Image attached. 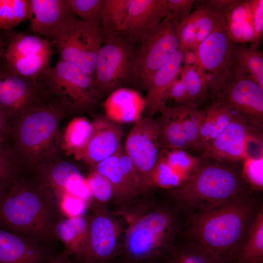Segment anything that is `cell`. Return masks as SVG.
Wrapping results in <instances>:
<instances>
[{
	"label": "cell",
	"mask_w": 263,
	"mask_h": 263,
	"mask_svg": "<svg viewBox=\"0 0 263 263\" xmlns=\"http://www.w3.org/2000/svg\"><path fill=\"white\" fill-rule=\"evenodd\" d=\"M7 188V187L0 184V202L5 194Z\"/></svg>",
	"instance_id": "cell-51"
},
{
	"label": "cell",
	"mask_w": 263,
	"mask_h": 263,
	"mask_svg": "<svg viewBox=\"0 0 263 263\" xmlns=\"http://www.w3.org/2000/svg\"><path fill=\"white\" fill-rule=\"evenodd\" d=\"M56 208L39 188L14 180L0 202V227L38 243L54 236Z\"/></svg>",
	"instance_id": "cell-2"
},
{
	"label": "cell",
	"mask_w": 263,
	"mask_h": 263,
	"mask_svg": "<svg viewBox=\"0 0 263 263\" xmlns=\"http://www.w3.org/2000/svg\"><path fill=\"white\" fill-rule=\"evenodd\" d=\"M68 254L65 251L63 253L52 259L48 263H70Z\"/></svg>",
	"instance_id": "cell-49"
},
{
	"label": "cell",
	"mask_w": 263,
	"mask_h": 263,
	"mask_svg": "<svg viewBox=\"0 0 263 263\" xmlns=\"http://www.w3.org/2000/svg\"><path fill=\"white\" fill-rule=\"evenodd\" d=\"M52 39L59 59L78 66L94 77L96 59L103 41L99 25L73 17L58 27Z\"/></svg>",
	"instance_id": "cell-7"
},
{
	"label": "cell",
	"mask_w": 263,
	"mask_h": 263,
	"mask_svg": "<svg viewBox=\"0 0 263 263\" xmlns=\"http://www.w3.org/2000/svg\"><path fill=\"white\" fill-rule=\"evenodd\" d=\"M242 176L222 164L199 167L196 171L171 194L189 216L223 204L244 191Z\"/></svg>",
	"instance_id": "cell-3"
},
{
	"label": "cell",
	"mask_w": 263,
	"mask_h": 263,
	"mask_svg": "<svg viewBox=\"0 0 263 263\" xmlns=\"http://www.w3.org/2000/svg\"><path fill=\"white\" fill-rule=\"evenodd\" d=\"M105 116L119 123H135L142 116L145 101L137 91L119 88L112 93L103 103Z\"/></svg>",
	"instance_id": "cell-22"
},
{
	"label": "cell",
	"mask_w": 263,
	"mask_h": 263,
	"mask_svg": "<svg viewBox=\"0 0 263 263\" xmlns=\"http://www.w3.org/2000/svg\"><path fill=\"white\" fill-rule=\"evenodd\" d=\"M66 194H69L88 202L92 195L87 182L81 173L72 176L65 187Z\"/></svg>",
	"instance_id": "cell-44"
},
{
	"label": "cell",
	"mask_w": 263,
	"mask_h": 263,
	"mask_svg": "<svg viewBox=\"0 0 263 263\" xmlns=\"http://www.w3.org/2000/svg\"><path fill=\"white\" fill-rule=\"evenodd\" d=\"M62 110L56 102L49 101L23 114L15 130L18 144L29 150L47 145L56 133L58 116Z\"/></svg>",
	"instance_id": "cell-14"
},
{
	"label": "cell",
	"mask_w": 263,
	"mask_h": 263,
	"mask_svg": "<svg viewBox=\"0 0 263 263\" xmlns=\"http://www.w3.org/2000/svg\"><path fill=\"white\" fill-rule=\"evenodd\" d=\"M129 0H103L100 29L103 38L110 33L118 32L126 19Z\"/></svg>",
	"instance_id": "cell-33"
},
{
	"label": "cell",
	"mask_w": 263,
	"mask_h": 263,
	"mask_svg": "<svg viewBox=\"0 0 263 263\" xmlns=\"http://www.w3.org/2000/svg\"><path fill=\"white\" fill-rule=\"evenodd\" d=\"M179 21L169 13L148 34L132 64V79L147 90L156 72L180 48Z\"/></svg>",
	"instance_id": "cell-6"
},
{
	"label": "cell",
	"mask_w": 263,
	"mask_h": 263,
	"mask_svg": "<svg viewBox=\"0 0 263 263\" xmlns=\"http://www.w3.org/2000/svg\"><path fill=\"white\" fill-rule=\"evenodd\" d=\"M226 22L227 32L233 43L252 42L254 31L249 0H238L228 13Z\"/></svg>",
	"instance_id": "cell-27"
},
{
	"label": "cell",
	"mask_w": 263,
	"mask_h": 263,
	"mask_svg": "<svg viewBox=\"0 0 263 263\" xmlns=\"http://www.w3.org/2000/svg\"><path fill=\"white\" fill-rule=\"evenodd\" d=\"M75 16L68 0H31L30 28L35 35L52 39L61 24Z\"/></svg>",
	"instance_id": "cell-21"
},
{
	"label": "cell",
	"mask_w": 263,
	"mask_h": 263,
	"mask_svg": "<svg viewBox=\"0 0 263 263\" xmlns=\"http://www.w3.org/2000/svg\"><path fill=\"white\" fill-rule=\"evenodd\" d=\"M234 43L230 38L226 27L211 33L194 51V64L207 90L222 92L231 80L234 70Z\"/></svg>",
	"instance_id": "cell-8"
},
{
	"label": "cell",
	"mask_w": 263,
	"mask_h": 263,
	"mask_svg": "<svg viewBox=\"0 0 263 263\" xmlns=\"http://www.w3.org/2000/svg\"><path fill=\"white\" fill-rule=\"evenodd\" d=\"M49 96L38 79L13 73L5 66L0 68V111L6 118L23 115L42 106Z\"/></svg>",
	"instance_id": "cell-12"
},
{
	"label": "cell",
	"mask_w": 263,
	"mask_h": 263,
	"mask_svg": "<svg viewBox=\"0 0 263 263\" xmlns=\"http://www.w3.org/2000/svg\"><path fill=\"white\" fill-rule=\"evenodd\" d=\"M194 4L196 9L191 13L190 17L197 48L213 31L226 27V16L211 6L207 0L195 1Z\"/></svg>",
	"instance_id": "cell-28"
},
{
	"label": "cell",
	"mask_w": 263,
	"mask_h": 263,
	"mask_svg": "<svg viewBox=\"0 0 263 263\" xmlns=\"http://www.w3.org/2000/svg\"><path fill=\"white\" fill-rule=\"evenodd\" d=\"M3 42L0 40V46L3 47Z\"/></svg>",
	"instance_id": "cell-53"
},
{
	"label": "cell",
	"mask_w": 263,
	"mask_h": 263,
	"mask_svg": "<svg viewBox=\"0 0 263 263\" xmlns=\"http://www.w3.org/2000/svg\"><path fill=\"white\" fill-rule=\"evenodd\" d=\"M186 105L168 107L156 120L159 131V144L163 149L188 148L183 131V120Z\"/></svg>",
	"instance_id": "cell-25"
},
{
	"label": "cell",
	"mask_w": 263,
	"mask_h": 263,
	"mask_svg": "<svg viewBox=\"0 0 263 263\" xmlns=\"http://www.w3.org/2000/svg\"><path fill=\"white\" fill-rule=\"evenodd\" d=\"M93 197L99 202L106 203L113 197V189L110 181L96 170L86 179Z\"/></svg>",
	"instance_id": "cell-41"
},
{
	"label": "cell",
	"mask_w": 263,
	"mask_h": 263,
	"mask_svg": "<svg viewBox=\"0 0 263 263\" xmlns=\"http://www.w3.org/2000/svg\"><path fill=\"white\" fill-rule=\"evenodd\" d=\"M52 54L48 40L35 35L17 34L4 53L5 66L20 76L38 79L49 67Z\"/></svg>",
	"instance_id": "cell-11"
},
{
	"label": "cell",
	"mask_w": 263,
	"mask_h": 263,
	"mask_svg": "<svg viewBox=\"0 0 263 263\" xmlns=\"http://www.w3.org/2000/svg\"><path fill=\"white\" fill-rule=\"evenodd\" d=\"M31 0H0V30H10L29 19Z\"/></svg>",
	"instance_id": "cell-32"
},
{
	"label": "cell",
	"mask_w": 263,
	"mask_h": 263,
	"mask_svg": "<svg viewBox=\"0 0 263 263\" xmlns=\"http://www.w3.org/2000/svg\"><path fill=\"white\" fill-rule=\"evenodd\" d=\"M179 75L185 85L190 103L202 97L207 89L202 77L194 65H183Z\"/></svg>",
	"instance_id": "cell-38"
},
{
	"label": "cell",
	"mask_w": 263,
	"mask_h": 263,
	"mask_svg": "<svg viewBox=\"0 0 263 263\" xmlns=\"http://www.w3.org/2000/svg\"><path fill=\"white\" fill-rule=\"evenodd\" d=\"M233 263H263V206L253 221Z\"/></svg>",
	"instance_id": "cell-29"
},
{
	"label": "cell",
	"mask_w": 263,
	"mask_h": 263,
	"mask_svg": "<svg viewBox=\"0 0 263 263\" xmlns=\"http://www.w3.org/2000/svg\"><path fill=\"white\" fill-rule=\"evenodd\" d=\"M68 1L75 14L80 19L99 25L103 0H68Z\"/></svg>",
	"instance_id": "cell-40"
},
{
	"label": "cell",
	"mask_w": 263,
	"mask_h": 263,
	"mask_svg": "<svg viewBox=\"0 0 263 263\" xmlns=\"http://www.w3.org/2000/svg\"><path fill=\"white\" fill-rule=\"evenodd\" d=\"M93 132V123L84 117L76 118L69 124L65 135L66 145L78 158H83Z\"/></svg>",
	"instance_id": "cell-31"
},
{
	"label": "cell",
	"mask_w": 263,
	"mask_h": 263,
	"mask_svg": "<svg viewBox=\"0 0 263 263\" xmlns=\"http://www.w3.org/2000/svg\"><path fill=\"white\" fill-rule=\"evenodd\" d=\"M188 178L171 167L160 153L158 161L151 174L153 187L162 188H175L182 185Z\"/></svg>",
	"instance_id": "cell-34"
},
{
	"label": "cell",
	"mask_w": 263,
	"mask_h": 263,
	"mask_svg": "<svg viewBox=\"0 0 263 263\" xmlns=\"http://www.w3.org/2000/svg\"><path fill=\"white\" fill-rule=\"evenodd\" d=\"M159 131L156 120L142 117L129 132L124 150L139 177L142 190L153 185L151 174L160 154Z\"/></svg>",
	"instance_id": "cell-10"
},
{
	"label": "cell",
	"mask_w": 263,
	"mask_h": 263,
	"mask_svg": "<svg viewBox=\"0 0 263 263\" xmlns=\"http://www.w3.org/2000/svg\"><path fill=\"white\" fill-rule=\"evenodd\" d=\"M93 132L83 158L95 166L113 155L120 148L123 128L105 115L97 117L93 123Z\"/></svg>",
	"instance_id": "cell-19"
},
{
	"label": "cell",
	"mask_w": 263,
	"mask_h": 263,
	"mask_svg": "<svg viewBox=\"0 0 263 263\" xmlns=\"http://www.w3.org/2000/svg\"><path fill=\"white\" fill-rule=\"evenodd\" d=\"M234 66L241 69L263 89V54L258 49L234 43Z\"/></svg>",
	"instance_id": "cell-30"
},
{
	"label": "cell",
	"mask_w": 263,
	"mask_h": 263,
	"mask_svg": "<svg viewBox=\"0 0 263 263\" xmlns=\"http://www.w3.org/2000/svg\"><path fill=\"white\" fill-rule=\"evenodd\" d=\"M38 187L52 205L58 209L62 198L66 194L65 187L70 178L81 173L73 164L62 162L40 170Z\"/></svg>",
	"instance_id": "cell-24"
},
{
	"label": "cell",
	"mask_w": 263,
	"mask_h": 263,
	"mask_svg": "<svg viewBox=\"0 0 263 263\" xmlns=\"http://www.w3.org/2000/svg\"><path fill=\"white\" fill-rule=\"evenodd\" d=\"M186 51L179 48L154 75L144 98L146 116L152 117L167 107L168 92L178 78Z\"/></svg>",
	"instance_id": "cell-20"
},
{
	"label": "cell",
	"mask_w": 263,
	"mask_h": 263,
	"mask_svg": "<svg viewBox=\"0 0 263 263\" xmlns=\"http://www.w3.org/2000/svg\"><path fill=\"white\" fill-rule=\"evenodd\" d=\"M170 263H226L217 257L186 244L173 251Z\"/></svg>",
	"instance_id": "cell-37"
},
{
	"label": "cell",
	"mask_w": 263,
	"mask_h": 263,
	"mask_svg": "<svg viewBox=\"0 0 263 263\" xmlns=\"http://www.w3.org/2000/svg\"><path fill=\"white\" fill-rule=\"evenodd\" d=\"M170 98L183 106L190 103L188 94L183 81L177 78L172 83L167 94V99Z\"/></svg>",
	"instance_id": "cell-47"
},
{
	"label": "cell",
	"mask_w": 263,
	"mask_h": 263,
	"mask_svg": "<svg viewBox=\"0 0 263 263\" xmlns=\"http://www.w3.org/2000/svg\"><path fill=\"white\" fill-rule=\"evenodd\" d=\"M94 167L95 170L110 181L113 197L120 202L128 201L142 191L135 168L122 145L113 155Z\"/></svg>",
	"instance_id": "cell-18"
},
{
	"label": "cell",
	"mask_w": 263,
	"mask_h": 263,
	"mask_svg": "<svg viewBox=\"0 0 263 263\" xmlns=\"http://www.w3.org/2000/svg\"><path fill=\"white\" fill-rule=\"evenodd\" d=\"M259 206L255 198L244 191L223 204L189 216L186 244L226 263H233L261 207Z\"/></svg>",
	"instance_id": "cell-1"
},
{
	"label": "cell",
	"mask_w": 263,
	"mask_h": 263,
	"mask_svg": "<svg viewBox=\"0 0 263 263\" xmlns=\"http://www.w3.org/2000/svg\"><path fill=\"white\" fill-rule=\"evenodd\" d=\"M15 167L0 140V184L8 188L15 180Z\"/></svg>",
	"instance_id": "cell-45"
},
{
	"label": "cell",
	"mask_w": 263,
	"mask_h": 263,
	"mask_svg": "<svg viewBox=\"0 0 263 263\" xmlns=\"http://www.w3.org/2000/svg\"><path fill=\"white\" fill-rule=\"evenodd\" d=\"M160 152L168 164L175 170L189 178L199 167L200 160L191 155L185 150L166 149Z\"/></svg>",
	"instance_id": "cell-36"
},
{
	"label": "cell",
	"mask_w": 263,
	"mask_h": 263,
	"mask_svg": "<svg viewBox=\"0 0 263 263\" xmlns=\"http://www.w3.org/2000/svg\"><path fill=\"white\" fill-rule=\"evenodd\" d=\"M49 97L64 109L81 110L96 104L100 93L94 76L71 63L58 59L38 78Z\"/></svg>",
	"instance_id": "cell-5"
},
{
	"label": "cell",
	"mask_w": 263,
	"mask_h": 263,
	"mask_svg": "<svg viewBox=\"0 0 263 263\" xmlns=\"http://www.w3.org/2000/svg\"><path fill=\"white\" fill-rule=\"evenodd\" d=\"M104 40L96 57L94 77L100 94L112 93L132 78V64L136 53L119 32L108 33Z\"/></svg>",
	"instance_id": "cell-9"
},
{
	"label": "cell",
	"mask_w": 263,
	"mask_h": 263,
	"mask_svg": "<svg viewBox=\"0 0 263 263\" xmlns=\"http://www.w3.org/2000/svg\"><path fill=\"white\" fill-rule=\"evenodd\" d=\"M45 254L40 243L0 227V263H41Z\"/></svg>",
	"instance_id": "cell-23"
},
{
	"label": "cell",
	"mask_w": 263,
	"mask_h": 263,
	"mask_svg": "<svg viewBox=\"0 0 263 263\" xmlns=\"http://www.w3.org/2000/svg\"><path fill=\"white\" fill-rule=\"evenodd\" d=\"M260 139L246 118L237 113L227 128L206 143L201 150L205 157L219 162L243 160L250 155L249 144L261 143Z\"/></svg>",
	"instance_id": "cell-13"
},
{
	"label": "cell",
	"mask_w": 263,
	"mask_h": 263,
	"mask_svg": "<svg viewBox=\"0 0 263 263\" xmlns=\"http://www.w3.org/2000/svg\"><path fill=\"white\" fill-rule=\"evenodd\" d=\"M88 221V241L80 258L85 263H104L116 251L120 226L110 215L101 209L94 212Z\"/></svg>",
	"instance_id": "cell-15"
},
{
	"label": "cell",
	"mask_w": 263,
	"mask_h": 263,
	"mask_svg": "<svg viewBox=\"0 0 263 263\" xmlns=\"http://www.w3.org/2000/svg\"><path fill=\"white\" fill-rule=\"evenodd\" d=\"M204 111L199 110L195 103L186 105L183 120V131L188 148L199 150V133Z\"/></svg>",
	"instance_id": "cell-35"
},
{
	"label": "cell",
	"mask_w": 263,
	"mask_h": 263,
	"mask_svg": "<svg viewBox=\"0 0 263 263\" xmlns=\"http://www.w3.org/2000/svg\"><path fill=\"white\" fill-rule=\"evenodd\" d=\"M196 62L195 52L191 50H186L185 52L183 63L184 65H193Z\"/></svg>",
	"instance_id": "cell-48"
},
{
	"label": "cell",
	"mask_w": 263,
	"mask_h": 263,
	"mask_svg": "<svg viewBox=\"0 0 263 263\" xmlns=\"http://www.w3.org/2000/svg\"><path fill=\"white\" fill-rule=\"evenodd\" d=\"M6 119V117L0 111V140L8 130Z\"/></svg>",
	"instance_id": "cell-50"
},
{
	"label": "cell",
	"mask_w": 263,
	"mask_h": 263,
	"mask_svg": "<svg viewBox=\"0 0 263 263\" xmlns=\"http://www.w3.org/2000/svg\"><path fill=\"white\" fill-rule=\"evenodd\" d=\"M180 227L179 215L175 209L161 207L146 211L129 224L124 251L134 260L155 258L172 249Z\"/></svg>",
	"instance_id": "cell-4"
},
{
	"label": "cell",
	"mask_w": 263,
	"mask_h": 263,
	"mask_svg": "<svg viewBox=\"0 0 263 263\" xmlns=\"http://www.w3.org/2000/svg\"><path fill=\"white\" fill-rule=\"evenodd\" d=\"M194 0H167L171 14L180 22L188 18L195 2Z\"/></svg>",
	"instance_id": "cell-46"
},
{
	"label": "cell",
	"mask_w": 263,
	"mask_h": 263,
	"mask_svg": "<svg viewBox=\"0 0 263 263\" xmlns=\"http://www.w3.org/2000/svg\"><path fill=\"white\" fill-rule=\"evenodd\" d=\"M54 234L62 243L68 254L80 258L88 241V219L82 216L61 219L54 225Z\"/></svg>",
	"instance_id": "cell-26"
},
{
	"label": "cell",
	"mask_w": 263,
	"mask_h": 263,
	"mask_svg": "<svg viewBox=\"0 0 263 263\" xmlns=\"http://www.w3.org/2000/svg\"><path fill=\"white\" fill-rule=\"evenodd\" d=\"M252 23L254 31L253 39L249 47L258 49L263 35V0H250Z\"/></svg>",
	"instance_id": "cell-42"
},
{
	"label": "cell",
	"mask_w": 263,
	"mask_h": 263,
	"mask_svg": "<svg viewBox=\"0 0 263 263\" xmlns=\"http://www.w3.org/2000/svg\"><path fill=\"white\" fill-rule=\"evenodd\" d=\"M2 49V47L0 46V57L1 56L3 53Z\"/></svg>",
	"instance_id": "cell-52"
},
{
	"label": "cell",
	"mask_w": 263,
	"mask_h": 263,
	"mask_svg": "<svg viewBox=\"0 0 263 263\" xmlns=\"http://www.w3.org/2000/svg\"><path fill=\"white\" fill-rule=\"evenodd\" d=\"M87 202L72 195L66 194L61 199L58 209L67 218L82 216Z\"/></svg>",
	"instance_id": "cell-43"
},
{
	"label": "cell",
	"mask_w": 263,
	"mask_h": 263,
	"mask_svg": "<svg viewBox=\"0 0 263 263\" xmlns=\"http://www.w3.org/2000/svg\"><path fill=\"white\" fill-rule=\"evenodd\" d=\"M221 94L222 101L237 113L262 120L263 89L240 68L234 66L233 77Z\"/></svg>",
	"instance_id": "cell-16"
},
{
	"label": "cell",
	"mask_w": 263,
	"mask_h": 263,
	"mask_svg": "<svg viewBox=\"0 0 263 263\" xmlns=\"http://www.w3.org/2000/svg\"><path fill=\"white\" fill-rule=\"evenodd\" d=\"M170 13L167 0H129L126 19L118 32L131 44H140Z\"/></svg>",
	"instance_id": "cell-17"
},
{
	"label": "cell",
	"mask_w": 263,
	"mask_h": 263,
	"mask_svg": "<svg viewBox=\"0 0 263 263\" xmlns=\"http://www.w3.org/2000/svg\"><path fill=\"white\" fill-rule=\"evenodd\" d=\"M242 178L256 190L263 188V153L249 155L243 160Z\"/></svg>",
	"instance_id": "cell-39"
}]
</instances>
